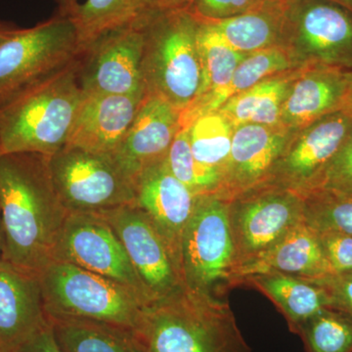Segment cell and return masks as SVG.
Listing matches in <instances>:
<instances>
[{"label": "cell", "mask_w": 352, "mask_h": 352, "mask_svg": "<svg viewBox=\"0 0 352 352\" xmlns=\"http://www.w3.org/2000/svg\"><path fill=\"white\" fill-rule=\"evenodd\" d=\"M145 352H252L228 302L183 287L143 309Z\"/></svg>", "instance_id": "2"}, {"label": "cell", "mask_w": 352, "mask_h": 352, "mask_svg": "<svg viewBox=\"0 0 352 352\" xmlns=\"http://www.w3.org/2000/svg\"><path fill=\"white\" fill-rule=\"evenodd\" d=\"M332 1L338 2V3L342 4V6H346L352 10V0H332Z\"/></svg>", "instance_id": "43"}, {"label": "cell", "mask_w": 352, "mask_h": 352, "mask_svg": "<svg viewBox=\"0 0 352 352\" xmlns=\"http://www.w3.org/2000/svg\"><path fill=\"white\" fill-rule=\"evenodd\" d=\"M303 220L317 233L352 236V196L314 190L302 196Z\"/></svg>", "instance_id": "30"}, {"label": "cell", "mask_w": 352, "mask_h": 352, "mask_svg": "<svg viewBox=\"0 0 352 352\" xmlns=\"http://www.w3.org/2000/svg\"><path fill=\"white\" fill-rule=\"evenodd\" d=\"M166 163L173 175L194 195L217 194L219 191V176L204 170L194 159L186 126H182L176 134L166 157Z\"/></svg>", "instance_id": "32"}, {"label": "cell", "mask_w": 352, "mask_h": 352, "mask_svg": "<svg viewBox=\"0 0 352 352\" xmlns=\"http://www.w3.org/2000/svg\"><path fill=\"white\" fill-rule=\"evenodd\" d=\"M58 4L57 13L62 15H73L80 6L78 0H56Z\"/></svg>", "instance_id": "39"}, {"label": "cell", "mask_w": 352, "mask_h": 352, "mask_svg": "<svg viewBox=\"0 0 352 352\" xmlns=\"http://www.w3.org/2000/svg\"><path fill=\"white\" fill-rule=\"evenodd\" d=\"M2 154H3V153H2L1 141H0V156H1Z\"/></svg>", "instance_id": "44"}, {"label": "cell", "mask_w": 352, "mask_h": 352, "mask_svg": "<svg viewBox=\"0 0 352 352\" xmlns=\"http://www.w3.org/2000/svg\"><path fill=\"white\" fill-rule=\"evenodd\" d=\"M0 214L3 259L38 274L54 261L69 214L53 184L48 157L36 153L0 156Z\"/></svg>", "instance_id": "1"}, {"label": "cell", "mask_w": 352, "mask_h": 352, "mask_svg": "<svg viewBox=\"0 0 352 352\" xmlns=\"http://www.w3.org/2000/svg\"><path fill=\"white\" fill-rule=\"evenodd\" d=\"M47 319L63 352H145L129 329L85 319Z\"/></svg>", "instance_id": "26"}, {"label": "cell", "mask_w": 352, "mask_h": 352, "mask_svg": "<svg viewBox=\"0 0 352 352\" xmlns=\"http://www.w3.org/2000/svg\"><path fill=\"white\" fill-rule=\"evenodd\" d=\"M298 336L305 352H352V320L331 308L312 317Z\"/></svg>", "instance_id": "31"}, {"label": "cell", "mask_w": 352, "mask_h": 352, "mask_svg": "<svg viewBox=\"0 0 352 352\" xmlns=\"http://www.w3.org/2000/svg\"><path fill=\"white\" fill-rule=\"evenodd\" d=\"M252 287L265 296L283 315L289 330L298 335L302 326L315 315L328 308L325 292L309 280L268 272L251 275L240 286Z\"/></svg>", "instance_id": "22"}, {"label": "cell", "mask_w": 352, "mask_h": 352, "mask_svg": "<svg viewBox=\"0 0 352 352\" xmlns=\"http://www.w3.org/2000/svg\"><path fill=\"white\" fill-rule=\"evenodd\" d=\"M227 201L238 287L240 271L268 254L303 220V198L264 182Z\"/></svg>", "instance_id": "7"}, {"label": "cell", "mask_w": 352, "mask_h": 352, "mask_svg": "<svg viewBox=\"0 0 352 352\" xmlns=\"http://www.w3.org/2000/svg\"><path fill=\"white\" fill-rule=\"evenodd\" d=\"M83 45L71 15L16 29L0 44V110L75 64Z\"/></svg>", "instance_id": "6"}, {"label": "cell", "mask_w": 352, "mask_h": 352, "mask_svg": "<svg viewBox=\"0 0 352 352\" xmlns=\"http://www.w3.org/2000/svg\"><path fill=\"white\" fill-rule=\"evenodd\" d=\"M296 65L298 63L295 57L284 46H273L248 54L236 69L232 82L220 101V107L234 95L239 94L271 76L286 73Z\"/></svg>", "instance_id": "28"}, {"label": "cell", "mask_w": 352, "mask_h": 352, "mask_svg": "<svg viewBox=\"0 0 352 352\" xmlns=\"http://www.w3.org/2000/svg\"><path fill=\"white\" fill-rule=\"evenodd\" d=\"M15 352H63L58 346L50 322L29 340H25Z\"/></svg>", "instance_id": "37"}, {"label": "cell", "mask_w": 352, "mask_h": 352, "mask_svg": "<svg viewBox=\"0 0 352 352\" xmlns=\"http://www.w3.org/2000/svg\"><path fill=\"white\" fill-rule=\"evenodd\" d=\"M194 0H138V15L188 10Z\"/></svg>", "instance_id": "38"}, {"label": "cell", "mask_w": 352, "mask_h": 352, "mask_svg": "<svg viewBox=\"0 0 352 352\" xmlns=\"http://www.w3.org/2000/svg\"><path fill=\"white\" fill-rule=\"evenodd\" d=\"M284 46L302 68L351 71V9L332 0H287Z\"/></svg>", "instance_id": "10"}, {"label": "cell", "mask_w": 352, "mask_h": 352, "mask_svg": "<svg viewBox=\"0 0 352 352\" xmlns=\"http://www.w3.org/2000/svg\"><path fill=\"white\" fill-rule=\"evenodd\" d=\"M182 111L154 94H146L119 149L118 166L135 184L143 171L164 161L182 129Z\"/></svg>", "instance_id": "15"}, {"label": "cell", "mask_w": 352, "mask_h": 352, "mask_svg": "<svg viewBox=\"0 0 352 352\" xmlns=\"http://www.w3.org/2000/svg\"><path fill=\"white\" fill-rule=\"evenodd\" d=\"M100 214L119 236L153 302L185 287L179 263L144 210L131 204Z\"/></svg>", "instance_id": "13"}, {"label": "cell", "mask_w": 352, "mask_h": 352, "mask_svg": "<svg viewBox=\"0 0 352 352\" xmlns=\"http://www.w3.org/2000/svg\"><path fill=\"white\" fill-rule=\"evenodd\" d=\"M4 252V235L2 228L1 214H0V259H3Z\"/></svg>", "instance_id": "41"}, {"label": "cell", "mask_w": 352, "mask_h": 352, "mask_svg": "<svg viewBox=\"0 0 352 352\" xmlns=\"http://www.w3.org/2000/svg\"><path fill=\"white\" fill-rule=\"evenodd\" d=\"M277 272L303 279L333 274L319 241L318 233L302 220L268 254L245 266L238 274V286L245 277Z\"/></svg>", "instance_id": "21"}, {"label": "cell", "mask_w": 352, "mask_h": 352, "mask_svg": "<svg viewBox=\"0 0 352 352\" xmlns=\"http://www.w3.org/2000/svg\"><path fill=\"white\" fill-rule=\"evenodd\" d=\"M47 318L85 319L135 332L148 302L133 289L66 261L38 273Z\"/></svg>", "instance_id": "5"}, {"label": "cell", "mask_w": 352, "mask_h": 352, "mask_svg": "<svg viewBox=\"0 0 352 352\" xmlns=\"http://www.w3.org/2000/svg\"><path fill=\"white\" fill-rule=\"evenodd\" d=\"M144 29L140 16L99 34L83 46L78 80L85 95H145Z\"/></svg>", "instance_id": "11"}, {"label": "cell", "mask_w": 352, "mask_h": 352, "mask_svg": "<svg viewBox=\"0 0 352 352\" xmlns=\"http://www.w3.org/2000/svg\"><path fill=\"white\" fill-rule=\"evenodd\" d=\"M314 190H327L352 196V129Z\"/></svg>", "instance_id": "33"}, {"label": "cell", "mask_w": 352, "mask_h": 352, "mask_svg": "<svg viewBox=\"0 0 352 352\" xmlns=\"http://www.w3.org/2000/svg\"><path fill=\"white\" fill-rule=\"evenodd\" d=\"M286 1H264L236 17L203 22L234 50L251 54L273 46H284Z\"/></svg>", "instance_id": "23"}, {"label": "cell", "mask_w": 352, "mask_h": 352, "mask_svg": "<svg viewBox=\"0 0 352 352\" xmlns=\"http://www.w3.org/2000/svg\"><path fill=\"white\" fill-rule=\"evenodd\" d=\"M265 1H285V0H265Z\"/></svg>", "instance_id": "45"}, {"label": "cell", "mask_w": 352, "mask_h": 352, "mask_svg": "<svg viewBox=\"0 0 352 352\" xmlns=\"http://www.w3.org/2000/svg\"><path fill=\"white\" fill-rule=\"evenodd\" d=\"M194 159L221 182L230 156L234 127L219 112L203 113L185 124ZM220 185V184H219Z\"/></svg>", "instance_id": "27"}, {"label": "cell", "mask_w": 352, "mask_h": 352, "mask_svg": "<svg viewBox=\"0 0 352 352\" xmlns=\"http://www.w3.org/2000/svg\"><path fill=\"white\" fill-rule=\"evenodd\" d=\"M347 78H349V98H351V105L352 107V69L351 71L346 72Z\"/></svg>", "instance_id": "42"}, {"label": "cell", "mask_w": 352, "mask_h": 352, "mask_svg": "<svg viewBox=\"0 0 352 352\" xmlns=\"http://www.w3.org/2000/svg\"><path fill=\"white\" fill-rule=\"evenodd\" d=\"M54 261L75 264L129 287L153 302L119 236L100 214L72 212L60 234Z\"/></svg>", "instance_id": "12"}, {"label": "cell", "mask_w": 352, "mask_h": 352, "mask_svg": "<svg viewBox=\"0 0 352 352\" xmlns=\"http://www.w3.org/2000/svg\"><path fill=\"white\" fill-rule=\"evenodd\" d=\"M200 21L198 46L204 69V87L200 98L182 112V124L203 113L217 112L224 92L232 82L236 69L247 54L234 50L219 34Z\"/></svg>", "instance_id": "24"}, {"label": "cell", "mask_w": 352, "mask_h": 352, "mask_svg": "<svg viewBox=\"0 0 352 352\" xmlns=\"http://www.w3.org/2000/svg\"><path fill=\"white\" fill-rule=\"evenodd\" d=\"M16 28L11 27L4 23L0 22V44L3 43L6 39L8 38L13 32L15 31Z\"/></svg>", "instance_id": "40"}, {"label": "cell", "mask_w": 352, "mask_h": 352, "mask_svg": "<svg viewBox=\"0 0 352 352\" xmlns=\"http://www.w3.org/2000/svg\"><path fill=\"white\" fill-rule=\"evenodd\" d=\"M289 140V133L282 126L243 124L235 127L230 156L215 195L229 201L267 182Z\"/></svg>", "instance_id": "16"}, {"label": "cell", "mask_w": 352, "mask_h": 352, "mask_svg": "<svg viewBox=\"0 0 352 352\" xmlns=\"http://www.w3.org/2000/svg\"><path fill=\"white\" fill-rule=\"evenodd\" d=\"M265 0H194L188 11L201 21H221L252 10Z\"/></svg>", "instance_id": "34"}, {"label": "cell", "mask_w": 352, "mask_h": 352, "mask_svg": "<svg viewBox=\"0 0 352 352\" xmlns=\"http://www.w3.org/2000/svg\"><path fill=\"white\" fill-rule=\"evenodd\" d=\"M351 107L346 72L305 67L296 76L282 107L281 126L303 127Z\"/></svg>", "instance_id": "20"}, {"label": "cell", "mask_w": 352, "mask_h": 352, "mask_svg": "<svg viewBox=\"0 0 352 352\" xmlns=\"http://www.w3.org/2000/svg\"><path fill=\"white\" fill-rule=\"evenodd\" d=\"M144 29L142 78L145 91L178 110L200 98L204 69L198 46L200 21L188 10L141 14Z\"/></svg>", "instance_id": "3"}, {"label": "cell", "mask_w": 352, "mask_h": 352, "mask_svg": "<svg viewBox=\"0 0 352 352\" xmlns=\"http://www.w3.org/2000/svg\"><path fill=\"white\" fill-rule=\"evenodd\" d=\"M138 16V0H87L72 15L82 45Z\"/></svg>", "instance_id": "29"}, {"label": "cell", "mask_w": 352, "mask_h": 352, "mask_svg": "<svg viewBox=\"0 0 352 352\" xmlns=\"http://www.w3.org/2000/svg\"><path fill=\"white\" fill-rule=\"evenodd\" d=\"M47 323L39 275L0 259V352H15Z\"/></svg>", "instance_id": "18"}, {"label": "cell", "mask_w": 352, "mask_h": 352, "mask_svg": "<svg viewBox=\"0 0 352 352\" xmlns=\"http://www.w3.org/2000/svg\"><path fill=\"white\" fill-rule=\"evenodd\" d=\"M293 74H280L266 78L245 91L234 95L219 108L231 126L261 124L281 126L282 107L291 83Z\"/></svg>", "instance_id": "25"}, {"label": "cell", "mask_w": 352, "mask_h": 352, "mask_svg": "<svg viewBox=\"0 0 352 352\" xmlns=\"http://www.w3.org/2000/svg\"><path fill=\"white\" fill-rule=\"evenodd\" d=\"M48 166L69 214H103L135 201V184L112 156L67 145L48 157Z\"/></svg>", "instance_id": "9"}, {"label": "cell", "mask_w": 352, "mask_h": 352, "mask_svg": "<svg viewBox=\"0 0 352 352\" xmlns=\"http://www.w3.org/2000/svg\"><path fill=\"white\" fill-rule=\"evenodd\" d=\"M307 280L318 285L325 292L328 308L346 314L352 320V271Z\"/></svg>", "instance_id": "35"}, {"label": "cell", "mask_w": 352, "mask_h": 352, "mask_svg": "<svg viewBox=\"0 0 352 352\" xmlns=\"http://www.w3.org/2000/svg\"><path fill=\"white\" fill-rule=\"evenodd\" d=\"M318 237L333 274L352 271V236L329 231Z\"/></svg>", "instance_id": "36"}, {"label": "cell", "mask_w": 352, "mask_h": 352, "mask_svg": "<svg viewBox=\"0 0 352 352\" xmlns=\"http://www.w3.org/2000/svg\"><path fill=\"white\" fill-rule=\"evenodd\" d=\"M198 196L171 173L166 159L143 171L135 182V204L154 222L182 270L183 233ZM183 273V272H182Z\"/></svg>", "instance_id": "17"}, {"label": "cell", "mask_w": 352, "mask_h": 352, "mask_svg": "<svg viewBox=\"0 0 352 352\" xmlns=\"http://www.w3.org/2000/svg\"><path fill=\"white\" fill-rule=\"evenodd\" d=\"M145 95L85 94L68 145L113 156L135 119Z\"/></svg>", "instance_id": "19"}, {"label": "cell", "mask_w": 352, "mask_h": 352, "mask_svg": "<svg viewBox=\"0 0 352 352\" xmlns=\"http://www.w3.org/2000/svg\"><path fill=\"white\" fill-rule=\"evenodd\" d=\"M302 129L289 140L265 182L303 196L315 189L349 136L352 129V107L324 116Z\"/></svg>", "instance_id": "14"}, {"label": "cell", "mask_w": 352, "mask_h": 352, "mask_svg": "<svg viewBox=\"0 0 352 352\" xmlns=\"http://www.w3.org/2000/svg\"><path fill=\"white\" fill-rule=\"evenodd\" d=\"M78 61L0 110L2 153L50 157L68 145L85 98Z\"/></svg>", "instance_id": "4"}, {"label": "cell", "mask_w": 352, "mask_h": 352, "mask_svg": "<svg viewBox=\"0 0 352 352\" xmlns=\"http://www.w3.org/2000/svg\"><path fill=\"white\" fill-rule=\"evenodd\" d=\"M185 286L222 298L237 287L228 201L215 194L198 196L182 237Z\"/></svg>", "instance_id": "8"}]
</instances>
